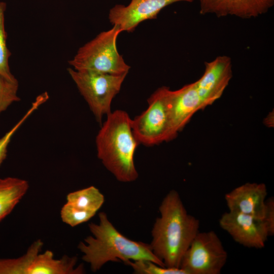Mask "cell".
Wrapping results in <instances>:
<instances>
[{
  "label": "cell",
  "instance_id": "1",
  "mask_svg": "<svg viewBox=\"0 0 274 274\" xmlns=\"http://www.w3.org/2000/svg\"><path fill=\"white\" fill-rule=\"evenodd\" d=\"M150 245L154 255L167 267L180 268L182 258L199 231V220L188 213L176 190L170 191L159 208Z\"/></svg>",
  "mask_w": 274,
  "mask_h": 274
},
{
  "label": "cell",
  "instance_id": "2",
  "mask_svg": "<svg viewBox=\"0 0 274 274\" xmlns=\"http://www.w3.org/2000/svg\"><path fill=\"white\" fill-rule=\"evenodd\" d=\"M98 217V224L88 225L92 235L87 236L78 246L83 254L82 259L90 264L92 271H97L109 261H122L125 263L128 261L149 260L165 266L154 255L150 244L134 241L123 235L105 213H100Z\"/></svg>",
  "mask_w": 274,
  "mask_h": 274
},
{
  "label": "cell",
  "instance_id": "3",
  "mask_svg": "<svg viewBox=\"0 0 274 274\" xmlns=\"http://www.w3.org/2000/svg\"><path fill=\"white\" fill-rule=\"evenodd\" d=\"M131 120L124 111L111 112L95 139L98 158L122 182H133L138 177L134 155L139 144L132 132Z\"/></svg>",
  "mask_w": 274,
  "mask_h": 274
},
{
  "label": "cell",
  "instance_id": "4",
  "mask_svg": "<svg viewBox=\"0 0 274 274\" xmlns=\"http://www.w3.org/2000/svg\"><path fill=\"white\" fill-rule=\"evenodd\" d=\"M122 31L116 25L97 35L81 47L68 61L71 67L86 71L113 75L127 74L130 66L119 53L116 41Z\"/></svg>",
  "mask_w": 274,
  "mask_h": 274
},
{
  "label": "cell",
  "instance_id": "5",
  "mask_svg": "<svg viewBox=\"0 0 274 274\" xmlns=\"http://www.w3.org/2000/svg\"><path fill=\"white\" fill-rule=\"evenodd\" d=\"M43 243L35 241L22 256L13 259L0 258V274H82L83 264L76 266L77 258L66 255L54 258L52 251L40 253Z\"/></svg>",
  "mask_w": 274,
  "mask_h": 274
},
{
  "label": "cell",
  "instance_id": "6",
  "mask_svg": "<svg viewBox=\"0 0 274 274\" xmlns=\"http://www.w3.org/2000/svg\"><path fill=\"white\" fill-rule=\"evenodd\" d=\"M67 72L96 121L101 124L102 117L112 112L113 99L120 91L127 74L78 71L71 67Z\"/></svg>",
  "mask_w": 274,
  "mask_h": 274
},
{
  "label": "cell",
  "instance_id": "7",
  "mask_svg": "<svg viewBox=\"0 0 274 274\" xmlns=\"http://www.w3.org/2000/svg\"><path fill=\"white\" fill-rule=\"evenodd\" d=\"M166 87L157 89L148 98V107L131 120L134 136L139 143L151 146L172 140L169 96Z\"/></svg>",
  "mask_w": 274,
  "mask_h": 274
},
{
  "label": "cell",
  "instance_id": "8",
  "mask_svg": "<svg viewBox=\"0 0 274 274\" xmlns=\"http://www.w3.org/2000/svg\"><path fill=\"white\" fill-rule=\"evenodd\" d=\"M227 258L215 231H199L184 253L180 268L187 274H220Z\"/></svg>",
  "mask_w": 274,
  "mask_h": 274
},
{
  "label": "cell",
  "instance_id": "9",
  "mask_svg": "<svg viewBox=\"0 0 274 274\" xmlns=\"http://www.w3.org/2000/svg\"><path fill=\"white\" fill-rule=\"evenodd\" d=\"M220 227L238 244L249 248L265 246L271 232L263 219L228 211L219 219Z\"/></svg>",
  "mask_w": 274,
  "mask_h": 274
},
{
  "label": "cell",
  "instance_id": "10",
  "mask_svg": "<svg viewBox=\"0 0 274 274\" xmlns=\"http://www.w3.org/2000/svg\"><path fill=\"white\" fill-rule=\"evenodd\" d=\"M193 0H131L127 5L118 4L109 13V19L122 31L131 32L142 22L155 19L165 7L180 2Z\"/></svg>",
  "mask_w": 274,
  "mask_h": 274
},
{
  "label": "cell",
  "instance_id": "11",
  "mask_svg": "<svg viewBox=\"0 0 274 274\" xmlns=\"http://www.w3.org/2000/svg\"><path fill=\"white\" fill-rule=\"evenodd\" d=\"M232 76L231 59L227 56L205 62L203 74L195 82L203 109L221 96Z\"/></svg>",
  "mask_w": 274,
  "mask_h": 274
},
{
  "label": "cell",
  "instance_id": "12",
  "mask_svg": "<svg viewBox=\"0 0 274 274\" xmlns=\"http://www.w3.org/2000/svg\"><path fill=\"white\" fill-rule=\"evenodd\" d=\"M169 106L172 140L195 113L203 109L195 83L186 85L177 90H170Z\"/></svg>",
  "mask_w": 274,
  "mask_h": 274
},
{
  "label": "cell",
  "instance_id": "13",
  "mask_svg": "<svg viewBox=\"0 0 274 274\" xmlns=\"http://www.w3.org/2000/svg\"><path fill=\"white\" fill-rule=\"evenodd\" d=\"M267 195L264 183H246L226 193L225 200L228 211L263 219Z\"/></svg>",
  "mask_w": 274,
  "mask_h": 274
},
{
  "label": "cell",
  "instance_id": "14",
  "mask_svg": "<svg viewBox=\"0 0 274 274\" xmlns=\"http://www.w3.org/2000/svg\"><path fill=\"white\" fill-rule=\"evenodd\" d=\"M27 181L15 177L0 178V222L7 216L25 194Z\"/></svg>",
  "mask_w": 274,
  "mask_h": 274
},
{
  "label": "cell",
  "instance_id": "15",
  "mask_svg": "<svg viewBox=\"0 0 274 274\" xmlns=\"http://www.w3.org/2000/svg\"><path fill=\"white\" fill-rule=\"evenodd\" d=\"M104 201L103 194L93 186L71 192L66 196V202L95 213L101 208Z\"/></svg>",
  "mask_w": 274,
  "mask_h": 274
},
{
  "label": "cell",
  "instance_id": "16",
  "mask_svg": "<svg viewBox=\"0 0 274 274\" xmlns=\"http://www.w3.org/2000/svg\"><path fill=\"white\" fill-rule=\"evenodd\" d=\"M274 0H231L229 15L241 18L256 17L266 13Z\"/></svg>",
  "mask_w": 274,
  "mask_h": 274
},
{
  "label": "cell",
  "instance_id": "17",
  "mask_svg": "<svg viewBox=\"0 0 274 274\" xmlns=\"http://www.w3.org/2000/svg\"><path fill=\"white\" fill-rule=\"evenodd\" d=\"M6 9V3L0 2V73L9 80L15 81L17 79L11 73L9 65V60L11 54L7 46V37L5 25Z\"/></svg>",
  "mask_w": 274,
  "mask_h": 274
},
{
  "label": "cell",
  "instance_id": "18",
  "mask_svg": "<svg viewBox=\"0 0 274 274\" xmlns=\"http://www.w3.org/2000/svg\"><path fill=\"white\" fill-rule=\"evenodd\" d=\"M125 264L130 266L137 274H187L180 268L162 266L149 260L128 261Z\"/></svg>",
  "mask_w": 274,
  "mask_h": 274
},
{
  "label": "cell",
  "instance_id": "19",
  "mask_svg": "<svg viewBox=\"0 0 274 274\" xmlns=\"http://www.w3.org/2000/svg\"><path fill=\"white\" fill-rule=\"evenodd\" d=\"M18 80L12 81L0 73V115L13 104L20 100Z\"/></svg>",
  "mask_w": 274,
  "mask_h": 274
},
{
  "label": "cell",
  "instance_id": "20",
  "mask_svg": "<svg viewBox=\"0 0 274 274\" xmlns=\"http://www.w3.org/2000/svg\"><path fill=\"white\" fill-rule=\"evenodd\" d=\"M41 105V102L39 100L35 99L21 118L0 138V166L7 157L9 145L13 135L29 117L38 110Z\"/></svg>",
  "mask_w": 274,
  "mask_h": 274
},
{
  "label": "cell",
  "instance_id": "21",
  "mask_svg": "<svg viewBox=\"0 0 274 274\" xmlns=\"http://www.w3.org/2000/svg\"><path fill=\"white\" fill-rule=\"evenodd\" d=\"M96 213L78 208L66 202L62 207L60 216L62 221L72 227L87 222L94 216Z\"/></svg>",
  "mask_w": 274,
  "mask_h": 274
},
{
  "label": "cell",
  "instance_id": "22",
  "mask_svg": "<svg viewBox=\"0 0 274 274\" xmlns=\"http://www.w3.org/2000/svg\"><path fill=\"white\" fill-rule=\"evenodd\" d=\"M200 4V13L214 14L218 17L229 15L231 0H198Z\"/></svg>",
  "mask_w": 274,
  "mask_h": 274
},
{
  "label": "cell",
  "instance_id": "23",
  "mask_svg": "<svg viewBox=\"0 0 274 274\" xmlns=\"http://www.w3.org/2000/svg\"><path fill=\"white\" fill-rule=\"evenodd\" d=\"M272 235L274 234V199L273 197L266 200V211L263 218Z\"/></svg>",
  "mask_w": 274,
  "mask_h": 274
}]
</instances>
